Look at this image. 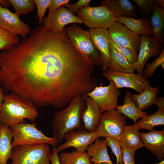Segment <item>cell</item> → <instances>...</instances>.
Returning a JSON list of instances; mask_svg holds the SVG:
<instances>
[{"label":"cell","instance_id":"26","mask_svg":"<svg viewBox=\"0 0 164 164\" xmlns=\"http://www.w3.org/2000/svg\"><path fill=\"white\" fill-rule=\"evenodd\" d=\"M159 89V87H152L150 85L146 87L141 93L131 94V97L136 106L142 111L154 104L160 93Z\"/></svg>","mask_w":164,"mask_h":164},{"label":"cell","instance_id":"43","mask_svg":"<svg viewBox=\"0 0 164 164\" xmlns=\"http://www.w3.org/2000/svg\"><path fill=\"white\" fill-rule=\"evenodd\" d=\"M0 5L3 7L7 8L10 5V4L8 0H0Z\"/></svg>","mask_w":164,"mask_h":164},{"label":"cell","instance_id":"47","mask_svg":"<svg viewBox=\"0 0 164 164\" xmlns=\"http://www.w3.org/2000/svg\"><path fill=\"white\" fill-rule=\"evenodd\" d=\"M113 164H117L116 163H114V164L113 163Z\"/></svg>","mask_w":164,"mask_h":164},{"label":"cell","instance_id":"37","mask_svg":"<svg viewBox=\"0 0 164 164\" xmlns=\"http://www.w3.org/2000/svg\"><path fill=\"white\" fill-rule=\"evenodd\" d=\"M123 149L122 160L124 164H135L134 156L136 150L129 148Z\"/></svg>","mask_w":164,"mask_h":164},{"label":"cell","instance_id":"13","mask_svg":"<svg viewBox=\"0 0 164 164\" xmlns=\"http://www.w3.org/2000/svg\"><path fill=\"white\" fill-rule=\"evenodd\" d=\"M141 41L137 60L133 65L138 73L142 74L145 64L151 57L161 53L162 45L152 36L141 35Z\"/></svg>","mask_w":164,"mask_h":164},{"label":"cell","instance_id":"12","mask_svg":"<svg viewBox=\"0 0 164 164\" xmlns=\"http://www.w3.org/2000/svg\"><path fill=\"white\" fill-rule=\"evenodd\" d=\"M100 137L96 131L89 132L86 130H73L66 133L64 139L66 142L57 148L59 152L70 147H73L76 151L85 152L87 148Z\"/></svg>","mask_w":164,"mask_h":164},{"label":"cell","instance_id":"39","mask_svg":"<svg viewBox=\"0 0 164 164\" xmlns=\"http://www.w3.org/2000/svg\"><path fill=\"white\" fill-rule=\"evenodd\" d=\"M69 2V0H51L50 4L48 7L49 10L48 14L54 12L63 5H65L68 4Z\"/></svg>","mask_w":164,"mask_h":164},{"label":"cell","instance_id":"36","mask_svg":"<svg viewBox=\"0 0 164 164\" xmlns=\"http://www.w3.org/2000/svg\"><path fill=\"white\" fill-rule=\"evenodd\" d=\"M37 8V16L39 17L38 24L43 23L46 11L50 5L51 0H34Z\"/></svg>","mask_w":164,"mask_h":164},{"label":"cell","instance_id":"24","mask_svg":"<svg viewBox=\"0 0 164 164\" xmlns=\"http://www.w3.org/2000/svg\"><path fill=\"white\" fill-rule=\"evenodd\" d=\"M110 58L108 69L114 71L128 73H134V66L127 59L110 44Z\"/></svg>","mask_w":164,"mask_h":164},{"label":"cell","instance_id":"4","mask_svg":"<svg viewBox=\"0 0 164 164\" xmlns=\"http://www.w3.org/2000/svg\"><path fill=\"white\" fill-rule=\"evenodd\" d=\"M66 35L80 53L93 65L101 66L103 59L95 47L88 31L73 24L65 29Z\"/></svg>","mask_w":164,"mask_h":164},{"label":"cell","instance_id":"32","mask_svg":"<svg viewBox=\"0 0 164 164\" xmlns=\"http://www.w3.org/2000/svg\"><path fill=\"white\" fill-rule=\"evenodd\" d=\"M161 66L164 70V50H162L159 55L153 62L146 64L145 69L143 70L142 75L145 78L151 77L156 69Z\"/></svg>","mask_w":164,"mask_h":164},{"label":"cell","instance_id":"34","mask_svg":"<svg viewBox=\"0 0 164 164\" xmlns=\"http://www.w3.org/2000/svg\"><path fill=\"white\" fill-rule=\"evenodd\" d=\"M110 44L118 52L125 56L130 64L133 66L135 63L137 58V55L134 53L129 49L119 45L115 43L110 39H109Z\"/></svg>","mask_w":164,"mask_h":164},{"label":"cell","instance_id":"6","mask_svg":"<svg viewBox=\"0 0 164 164\" xmlns=\"http://www.w3.org/2000/svg\"><path fill=\"white\" fill-rule=\"evenodd\" d=\"M51 152L47 144L18 145L13 148L10 164H51Z\"/></svg>","mask_w":164,"mask_h":164},{"label":"cell","instance_id":"35","mask_svg":"<svg viewBox=\"0 0 164 164\" xmlns=\"http://www.w3.org/2000/svg\"><path fill=\"white\" fill-rule=\"evenodd\" d=\"M138 5L140 11L145 14L154 11V6L156 4L154 0H133Z\"/></svg>","mask_w":164,"mask_h":164},{"label":"cell","instance_id":"19","mask_svg":"<svg viewBox=\"0 0 164 164\" xmlns=\"http://www.w3.org/2000/svg\"><path fill=\"white\" fill-rule=\"evenodd\" d=\"M136 122L132 125H125L119 140L122 149L129 148L136 150L144 146Z\"/></svg>","mask_w":164,"mask_h":164},{"label":"cell","instance_id":"14","mask_svg":"<svg viewBox=\"0 0 164 164\" xmlns=\"http://www.w3.org/2000/svg\"><path fill=\"white\" fill-rule=\"evenodd\" d=\"M43 23L47 29L56 32L62 31L66 25L70 23H84L82 20L63 6L48 14L43 19Z\"/></svg>","mask_w":164,"mask_h":164},{"label":"cell","instance_id":"45","mask_svg":"<svg viewBox=\"0 0 164 164\" xmlns=\"http://www.w3.org/2000/svg\"><path fill=\"white\" fill-rule=\"evenodd\" d=\"M153 164H164V160H163L160 162L157 163H154Z\"/></svg>","mask_w":164,"mask_h":164},{"label":"cell","instance_id":"1","mask_svg":"<svg viewBox=\"0 0 164 164\" xmlns=\"http://www.w3.org/2000/svg\"><path fill=\"white\" fill-rule=\"evenodd\" d=\"M89 77L88 63L67 37L43 24L12 48L0 52L3 89L37 106L63 108L82 94Z\"/></svg>","mask_w":164,"mask_h":164},{"label":"cell","instance_id":"44","mask_svg":"<svg viewBox=\"0 0 164 164\" xmlns=\"http://www.w3.org/2000/svg\"><path fill=\"white\" fill-rule=\"evenodd\" d=\"M156 3L160 5V7L163 8L164 7V0H155Z\"/></svg>","mask_w":164,"mask_h":164},{"label":"cell","instance_id":"16","mask_svg":"<svg viewBox=\"0 0 164 164\" xmlns=\"http://www.w3.org/2000/svg\"><path fill=\"white\" fill-rule=\"evenodd\" d=\"M108 29L95 28L90 29L89 32L94 45L102 56L103 62L102 70L108 69L110 58L109 35Z\"/></svg>","mask_w":164,"mask_h":164},{"label":"cell","instance_id":"41","mask_svg":"<svg viewBox=\"0 0 164 164\" xmlns=\"http://www.w3.org/2000/svg\"><path fill=\"white\" fill-rule=\"evenodd\" d=\"M153 104L156 105L158 107L159 110L164 111V97H156Z\"/></svg>","mask_w":164,"mask_h":164},{"label":"cell","instance_id":"31","mask_svg":"<svg viewBox=\"0 0 164 164\" xmlns=\"http://www.w3.org/2000/svg\"><path fill=\"white\" fill-rule=\"evenodd\" d=\"M14 7L15 13L18 16L32 11L36 6L34 0H9Z\"/></svg>","mask_w":164,"mask_h":164},{"label":"cell","instance_id":"27","mask_svg":"<svg viewBox=\"0 0 164 164\" xmlns=\"http://www.w3.org/2000/svg\"><path fill=\"white\" fill-rule=\"evenodd\" d=\"M150 24L154 38L162 44L164 43V9L156 4L150 19Z\"/></svg>","mask_w":164,"mask_h":164},{"label":"cell","instance_id":"25","mask_svg":"<svg viewBox=\"0 0 164 164\" xmlns=\"http://www.w3.org/2000/svg\"><path fill=\"white\" fill-rule=\"evenodd\" d=\"M124 103L122 105H117L115 109L120 113L137 122L139 118L148 115L146 112L140 110L135 104L131 97V94L127 91L124 99Z\"/></svg>","mask_w":164,"mask_h":164},{"label":"cell","instance_id":"9","mask_svg":"<svg viewBox=\"0 0 164 164\" xmlns=\"http://www.w3.org/2000/svg\"><path fill=\"white\" fill-rule=\"evenodd\" d=\"M109 85L102 86H96L91 91L85 94L90 97L103 112L114 109L118 105V97L121 93L114 83L111 80Z\"/></svg>","mask_w":164,"mask_h":164},{"label":"cell","instance_id":"42","mask_svg":"<svg viewBox=\"0 0 164 164\" xmlns=\"http://www.w3.org/2000/svg\"><path fill=\"white\" fill-rule=\"evenodd\" d=\"M5 95L4 93L3 89L0 83V106L3 103L5 97Z\"/></svg>","mask_w":164,"mask_h":164},{"label":"cell","instance_id":"17","mask_svg":"<svg viewBox=\"0 0 164 164\" xmlns=\"http://www.w3.org/2000/svg\"><path fill=\"white\" fill-rule=\"evenodd\" d=\"M144 146L161 161L164 158V130L140 133Z\"/></svg>","mask_w":164,"mask_h":164},{"label":"cell","instance_id":"46","mask_svg":"<svg viewBox=\"0 0 164 164\" xmlns=\"http://www.w3.org/2000/svg\"><path fill=\"white\" fill-rule=\"evenodd\" d=\"M91 164H110L107 162H103V163H98V164H95L93 163H91Z\"/></svg>","mask_w":164,"mask_h":164},{"label":"cell","instance_id":"28","mask_svg":"<svg viewBox=\"0 0 164 164\" xmlns=\"http://www.w3.org/2000/svg\"><path fill=\"white\" fill-rule=\"evenodd\" d=\"M61 164H91L87 152L76 150L69 152H63L59 155Z\"/></svg>","mask_w":164,"mask_h":164},{"label":"cell","instance_id":"20","mask_svg":"<svg viewBox=\"0 0 164 164\" xmlns=\"http://www.w3.org/2000/svg\"><path fill=\"white\" fill-rule=\"evenodd\" d=\"M106 140L97 138L94 143L90 145L87 148V153L91 162L95 164L107 162L113 164L108 153Z\"/></svg>","mask_w":164,"mask_h":164},{"label":"cell","instance_id":"11","mask_svg":"<svg viewBox=\"0 0 164 164\" xmlns=\"http://www.w3.org/2000/svg\"><path fill=\"white\" fill-rule=\"evenodd\" d=\"M108 31L110 38L115 43L129 49L137 55L141 41L140 36L117 21Z\"/></svg>","mask_w":164,"mask_h":164},{"label":"cell","instance_id":"21","mask_svg":"<svg viewBox=\"0 0 164 164\" xmlns=\"http://www.w3.org/2000/svg\"><path fill=\"white\" fill-rule=\"evenodd\" d=\"M117 21L125 26L137 35L153 36L149 18L138 19L124 16L116 17Z\"/></svg>","mask_w":164,"mask_h":164},{"label":"cell","instance_id":"40","mask_svg":"<svg viewBox=\"0 0 164 164\" xmlns=\"http://www.w3.org/2000/svg\"><path fill=\"white\" fill-rule=\"evenodd\" d=\"M58 152L57 147H53L50 157L51 164H61L59 160Z\"/></svg>","mask_w":164,"mask_h":164},{"label":"cell","instance_id":"30","mask_svg":"<svg viewBox=\"0 0 164 164\" xmlns=\"http://www.w3.org/2000/svg\"><path fill=\"white\" fill-rule=\"evenodd\" d=\"M20 42L18 35L14 34L0 26V52L12 48Z\"/></svg>","mask_w":164,"mask_h":164},{"label":"cell","instance_id":"18","mask_svg":"<svg viewBox=\"0 0 164 164\" xmlns=\"http://www.w3.org/2000/svg\"><path fill=\"white\" fill-rule=\"evenodd\" d=\"M82 97L86 103L82 115L85 130L89 132L96 131L102 113L90 97L85 94Z\"/></svg>","mask_w":164,"mask_h":164},{"label":"cell","instance_id":"29","mask_svg":"<svg viewBox=\"0 0 164 164\" xmlns=\"http://www.w3.org/2000/svg\"><path fill=\"white\" fill-rule=\"evenodd\" d=\"M139 129H146L152 131L158 125H164V111L158 110L153 114L145 116L136 122Z\"/></svg>","mask_w":164,"mask_h":164},{"label":"cell","instance_id":"3","mask_svg":"<svg viewBox=\"0 0 164 164\" xmlns=\"http://www.w3.org/2000/svg\"><path fill=\"white\" fill-rule=\"evenodd\" d=\"M85 106L82 96H79L73 99L66 108L55 113L51 128L53 137L58 144L62 142L66 133L80 126Z\"/></svg>","mask_w":164,"mask_h":164},{"label":"cell","instance_id":"2","mask_svg":"<svg viewBox=\"0 0 164 164\" xmlns=\"http://www.w3.org/2000/svg\"><path fill=\"white\" fill-rule=\"evenodd\" d=\"M38 112L32 102L11 93L5 95L0 106V123L9 127L26 121L34 122Z\"/></svg>","mask_w":164,"mask_h":164},{"label":"cell","instance_id":"7","mask_svg":"<svg viewBox=\"0 0 164 164\" xmlns=\"http://www.w3.org/2000/svg\"><path fill=\"white\" fill-rule=\"evenodd\" d=\"M76 14L77 16L90 29H108L117 21L116 17L105 5L97 7L86 6L80 9Z\"/></svg>","mask_w":164,"mask_h":164},{"label":"cell","instance_id":"10","mask_svg":"<svg viewBox=\"0 0 164 164\" xmlns=\"http://www.w3.org/2000/svg\"><path fill=\"white\" fill-rule=\"evenodd\" d=\"M103 76L113 81L118 89L123 87L133 89L138 93L142 92L148 86L149 82L142 74L128 73L114 71L108 69L103 73Z\"/></svg>","mask_w":164,"mask_h":164},{"label":"cell","instance_id":"15","mask_svg":"<svg viewBox=\"0 0 164 164\" xmlns=\"http://www.w3.org/2000/svg\"><path fill=\"white\" fill-rule=\"evenodd\" d=\"M0 26L11 33L23 37L29 34L31 29L19 16L0 5Z\"/></svg>","mask_w":164,"mask_h":164},{"label":"cell","instance_id":"22","mask_svg":"<svg viewBox=\"0 0 164 164\" xmlns=\"http://www.w3.org/2000/svg\"><path fill=\"white\" fill-rule=\"evenodd\" d=\"M101 4L106 6L116 17L137 16L135 7L128 0H104Z\"/></svg>","mask_w":164,"mask_h":164},{"label":"cell","instance_id":"8","mask_svg":"<svg viewBox=\"0 0 164 164\" xmlns=\"http://www.w3.org/2000/svg\"><path fill=\"white\" fill-rule=\"evenodd\" d=\"M127 117L115 109L103 112L96 131L99 137L119 139L127 122Z\"/></svg>","mask_w":164,"mask_h":164},{"label":"cell","instance_id":"23","mask_svg":"<svg viewBox=\"0 0 164 164\" xmlns=\"http://www.w3.org/2000/svg\"><path fill=\"white\" fill-rule=\"evenodd\" d=\"M13 135L9 127L0 123V164H7L13 148Z\"/></svg>","mask_w":164,"mask_h":164},{"label":"cell","instance_id":"5","mask_svg":"<svg viewBox=\"0 0 164 164\" xmlns=\"http://www.w3.org/2000/svg\"><path fill=\"white\" fill-rule=\"evenodd\" d=\"M34 122L32 123H23L10 127L13 135L12 145L14 148L18 145L47 144L53 147L59 144L54 138L46 135L36 127Z\"/></svg>","mask_w":164,"mask_h":164},{"label":"cell","instance_id":"38","mask_svg":"<svg viewBox=\"0 0 164 164\" xmlns=\"http://www.w3.org/2000/svg\"><path fill=\"white\" fill-rule=\"evenodd\" d=\"M91 0H79L77 3L73 4H68L64 5L67 9L72 13L76 14L77 12L83 7L89 5Z\"/></svg>","mask_w":164,"mask_h":164},{"label":"cell","instance_id":"33","mask_svg":"<svg viewBox=\"0 0 164 164\" xmlns=\"http://www.w3.org/2000/svg\"><path fill=\"white\" fill-rule=\"evenodd\" d=\"M107 145L111 149L112 152L116 158V163L124 164L122 160L123 149L120 144L118 138L113 137L105 138Z\"/></svg>","mask_w":164,"mask_h":164}]
</instances>
